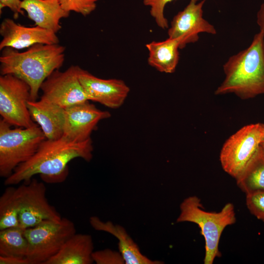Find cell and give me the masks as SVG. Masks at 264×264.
Segmentation results:
<instances>
[{"instance_id": "obj_14", "label": "cell", "mask_w": 264, "mask_h": 264, "mask_svg": "<svg viewBox=\"0 0 264 264\" xmlns=\"http://www.w3.org/2000/svg\"><path fill=\"white\" fill-rule=\"evenodd\" d=\"M0 50L10 47L16 50L28 48L37 44H59L56 33L39 26L28 27L4 19L0 25Z\"/></svg>"}, {"instance_id": "obj_6", "label": "cell", "mask_w": 264, "mask_h": 264, "mask_svg": "<svg viewBox=\"0 0 264 264\" xmlns=\"http://www.w3.org/2000/svg\"><path fill=\"white\" fill-rule=\"evenodd\" d=\"M76 233L74 223L66 218L46 220L24 229L28 242L26 258L30 264H44Z\"/></svg>"}, {"instance_id": "obj_8", "label": "cell", "mask_w": 264, "mask_h": 264, "mask_svg": "<svg viewBox=\"0 0 264 264\" xmlns=\"http://www.w3.org/2000/svg\"><path fill=\"white\" fill-rule=\"evenodd\" d=\"M30 88L23 80L12 74L0 76V114L12 126L30 128L37 124L32 119L27 102Z\"/></svg>"}, {"instance_id": "obj_5", "label": "cell", "mask_w": 264, "mask_h": 264, "mask_svg": "<svg viewBox=\"0 0 264 264\" xmlns=\"http://www.w3.org/2000/svg\"><path fill=\"white\" fill-rule=\"evenodd\" d=\"M11 127L0 120V176L5 178L33 156L46 139L38 125L28 128Z\"/></svg>"}, {"instance_id": "obj_27", "label": "cell", "mask_w": 264, "mask_h": 264, "mask_svg": "<svg viewBox=\"0 0 264 264\" xmlns=\"http://www.w3.org/2000/svg\"><path fill=\"white\" fill-rule=\"evenodd\" d=\"M22 0H0V14L4 7L9 8L14 13V19H17L20 14L23 15L24 11L21 8Z\"/></svg>"}, {"instance_id": "obj_21", "label": "cell", "mask_w": 264, "mask_h": 264, "mask_svg": "<svg viewBox=\"0 0 264 264\" xmlns=\"http://www.w3.org/2000/svg\"><path fill=\"white\" fill-rule=\"evenodd\" d=\"M20 192L19 186L10 185L0 197V230L20 226Z\"/></svg>"}, {"instance_id": "obj_18", "label": "cell", "mask_w": 264, "mask_h": 264, "mask_svg": "<svg viewBox=\"0 0 264 264\" xmlns=\"http://www.w3.org/2000/svg\"><path fill=\"white\" fill-rule=\"evenodd\" d=\"M185 46V40L182 37L148 43L146 44L149 52L148 63L159 72L174 73L179 62L178 49Z\"/></svg>"}, {"instance_id": "obj_12", "label": "cell", "mask_w": 264, "mask_h": 264, "mask_svg": "<svg viewBox=\"0 0 264 264\" xmlns=\"http://www.w3.org/2000/svg\"><path fill=\"white\" fill-rule=\"evenodd\" d=\"M190 0L189 3L173 18L168 28V38L182 37L187 44L196 42L201 33L217 34L213 25L203 17V6L206 0Z\"/></svg>"}, {"instance_id": "obj_1", "label": "cell", "mask_w": 264, "mask_h": 264, "mask_svg": "<svg viewBox=\"0 0 264 264\" xmlns=\"http://www.w3.org/2000/svg\"><path fill=\"white\" fill-rule=\"evenodd\" d=\"M93 147L91 138L82 142L69 141L63 137L56 140L45 139L34 155L19 165L12 175L5 178L6 186L27 182L39 175L44 182L60 183L68 174V164L76 158L87 162L92 158Z\"/></svg>"}, {"instance_id": "obj_16", "label": "cell", "mask_w": 264, "mask_h": 264, "mask_svg": "<svg viewBox=\"0 0 264 264\" xmlns=\"http://www.w3.org/2000/svg\"><path fill=\"white\" fill-rule=\"evenodd\" d=\"M91 227L97 231L110 233L117 239L118 249L125 264H161L162 262L151 260L143 255L137 244L128 234L125 229L110 221H103L96 216L89 219Z\"/></svg>"}, {"instance_id": "obj_30", "label": "cell", "mask_w": 264, "mask_h": 264, "mask_svg": "<svg viewBox=\"0 0 264 264\" xmlns=\"http://www.w3.org/2000/svg\"><path fill=\"white\" fill-rule=\"evenodd\" d=\"M263 124L264 127V134L260 144V146L264 152V124L263 123Z\"/></svg>"}, {"instance_id": "obj_17", "label": "cell", "mask_w": 264, "mask_h": 264, "mask_svg": "<svg viewBox=\"0 0 264 264\" xmlns=\"http://www.w3.org/2000/svg\"><path fill=\"white\" fill-rule=\"evenodd\" d=\"M21 8L35 25L56 33L62 28L60 20L70 14L62 8L59 0H22Z\"/></svg>"}, {"instance_id": "obj_3", "label": "cell", "mask_w": 264, "mask_h": 264, "mask_svg": "<svg viewBox=\"0 0 264 264\" xmlns=\"http://www.w3.org/2000/svg\"><path fill=\"white\" fill-rule=\"evenodd\" d=\"M264 31L260 30L246 48L230 56L223 65L225 78L216 95L234 93L242 99L264 94Z\"/></svg>"}, {"instance_id": "obj_28", "label": "cell", "mask_w": 264, "mask_h": 264, "mask_svg": "<svg viewBox=\"0 0 264 264\" xmlns=\"http://www.w3.org/2000/svg\"><path fill=\"white\" fill-rule=\"evenodd\" d=\"M0 264H30L26 258L0 256Z\"/></svg>"}, {"instance_id": "obj_2", "label": "cell", "mask_w": 264, "mask_h": 264, "mask_svg": "<svg viewBox=\"0 0 264 264\" xmlns=\"http://www.w3.org/2000/svg\"><path fill=\"white\" fill-rule=\"evenodd\" d=\"M65 46L37 44L23 52L5 47L0 56L1 75L12 74L25 81L30 88L31 100L36 101L41 86L65 61Z\"/></svg>"}, {"instance_id": "obj_15", "label": "cell", "mask_w": 264, "mask_h": 264, "mask_svg": "<svg viewBox=\"0 0 264 264\" xmlns=\"http://www.w3.org/2000/svg\"><path fill=\"white\" fill-rule=\"evenodd\" d=\"M27 107L32 120L41 128L46 139L56 140L63 137L65 109L41 97L39 100H29Z\"/></svg>"}, {"instance_id": "obj_11", "label": "cell", "mask_w": 264, "mask_h": 264, "mask_svg": "<svg viewBox=\"0 0 264 264\" xmlns=\"http://www.w3.org/2000/svg\"><path fill=\"white\" fill-rule=\"evenodd\" d=\"M110 117L108 111L97 109L88 101L65 109V121L63 137L75 142L90 138L99 122Z\"/></svg>"}, {"instance_id": "obj_19", "label": "cell", "mask_w": 264, "mask_h": 264, "mask_svg": "<svg viewBox=\"0 0 264 264\" xmlns=\"http://www.w3.org/2000/svg\"><path fill=\"white\" fill-rule=\"evenodd\" d=\"M93 249L91 235L76 233L44 264H91Z\"/></svg>"}, {"instance_id": "obj_9", "label": "cell", "mask_w": 264, "mask_h": 264, "mask_svg": "<svg viewBox=\"0 0 264 264\" xmlns=\"http://www.w3.org/2000/svg\"><path fill=\"white\" fill-rule=\"evenodd\" d=\"M80 68L72 65L64 71L55 70L42 84L41 97L65 109L89 101L79 79Z\"/></svg>"}, {"instance_id": "obj_4", "label": "cell", "mask_w": 264, "mask_h": 264, "mask_svg": "<svg viewBox=\"0 0 264 264\" xmlns=\"http://www.w3.org/2000/svg\"><path fill=\"white\" fill-rule=\"evenodd\" d=\"M177 222H190L198 224L205 240L204 264H212L221 256L219 249L220 238L224 228L236 221L234 206L226 204L219 212L206 211L199 198L190 196L181 203Z\"/></svg>"}, {"instance_id": "obj_10", "label": "cell", "mask_w": 264, "mask_h": 264, "mask_svg": "<svg viewBox=\"0 0 264 264\" xmlns=\"http://www.w3.org/2000/svg\"><path fill=\"white\" fill-rule=\"evenodd\" d=\"M19 186L20 192V226L25 229L46 220L62 218L46 198V189L43 182L35 178Z\"/></svg>"}, {"instance_id": "obj_20", "label": "cell", "mask_w": 264, "mask_h": 264, "mask_svg": "<svg viewBox=\"0 0 264 264\" xmlns=\"http://www.w3.org/2000/svg\"><path fill=\"white\" fill-rule=\"evenodd\" d=\"M236 180L238 187L246 194L264 191V152L261 146Z\"/></svg>"}, {"instance_id": "obj_13", "label": "cell", "mask_w": 264, "mask_h": 264, "mask_svg": "<svg viewBox=\"0 0 264 264\" xmlns=\"http://www.w3.org/2000/svg\"><path fill=\"white\" fill-rule=\"evenodd\" d=\"M78 77L88 100L110 108H119L130 90L122 80L99 78L81 67Z\"/></svg>"}, {"instance_id": "obj_24", "label": "cell", "mask_w": 264, "mask_h": 264, "mask_svg": "<svg viewBox=\"0 0 264 264\" xmlns=\"http://www.w3.org/2000/svg\"><path fill=\"white\" fill-rule=\"evenodd\" d=\"M99 0H59L62 8L67 12L73 11L83 16L91 13L96 8Z\"/></svg>"}, {"instance_id": "obj_29", "label": "cell", "mask_w": 264, "mask_h": 264, "mask_svg": "<svg viewBox=\"0 0 264 264\" xmlns=\"http://www.w3.org/2000/svg\"><path fill=\"white\" fill-rule=\"evenodd\" d=\"M257 23L259 26L260 30L264 31V2L263 3L257 13Z\"/></svg>"}, {"instance_id": "obj_23", "label": "cell", "mask_w": 264, "mask_h": 264, "mask_svg": "<svg viewBox=\"0 0 264 264\" xmlns=\"http://www.w3.org/2000/svg\"><path fill=\"white\" fill-rule=\"evenodd\" d=\"M175 0H143V4L150 7V13L157 25L162 29H168L169 24L164 16V9L169 2Z\"/></svg>"}, {"instance_id": "obj_7", "label": "cell", "mask_w": 264, "mask_h": 264, "mask_svg": "<svg viewBox=\"0 0 264 264\" xmlns=\"http://www.w3.org/2000/svg\"><path fill=\"white\" fill-rule=\"evenodd\" d=\"M264 134L263 123L243 126L224 142L220 154L223 170L236 179L242 173L260 147Z\"/></svg>"}, {"instance_id": "obj_25", "label": "cell", "mask_w": 264, "mask_h": 264, "mask_svg": "<svg viewBox=\"0 0 264 264\" xmlns=\"http://www.w3.org/2000/svg\"><path fill=\"white\" fill-rule=\"evenodd\" d=\"M246 204L252 215L264 221V191L246 194Z\"/></svg>"}, {"instance_id": "obj_26", "label": "cell", "mask_w": 264, "mask_h": 264, "mask_svg": "<svg viewBox=\"0 0 264 264\" xmlns=\"http://www.w3.org/2000/svg\"><path fill=\"white\" fill-rule=\"evenodd\" d=\"M92 257L93 262L97 264H125L119 251L110 249L94 251Z\"/></svg>"}, {"instance_id": "obj_22", "label": "cell", "mask_w": 264, "mask_h": 264, "mask_svg": "<svg viewBox=\"0 0 264 264\" xmlns=\"http://www.w3.org/2000/svg\"><path fill=\"white\" fill-rule=\"evenodd\" d=\"M28 242L20 226L0 230V256L26 258Z\"/></svg>"}]
</instances>
